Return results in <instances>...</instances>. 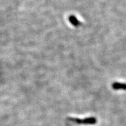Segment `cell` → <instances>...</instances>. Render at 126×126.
<instances>
[{
	"mask_svg": "<svg viewBox=\"0 0 126 126\" xmlns=\"http://www.w3.org/2000/svg\"><path fill=\"white\" fill-rule=\"evenodd\" d=\"M68 120L71 122L77 124H84V125H93L96 123V119L95 117H89L86 118L84 119H79V118H70Z\"/></svg>",
	"mask_w": 126,
	"mask_h": 126,
	"instance_id": "1",
	"label": "cell"
},
{
	"mask_svg": "<svg viewBox=\"0 0 126 126\" xmlns=\"http://www.w3.org/2000/svg\"><path fill=\"white\" fill-rule=\"evenodd\" d=\"M112 88L114 90H126V84L120 82H114L112 84Z\"/></svg>",
	"mask_w": 126,
	"mask_h": 126,
	"instance_id": "2",
	"label": "cell"
},
{
	"mask_svg": "<svg viewBox=\"0 0 126 126\" xmlns=\"http://www.w3.org/2000/svg\"><path fill=\"white\" fill-rule=\"evenodd\" d=\"M69 21L70 22V23H71V25L75 27H79L80 25H81L80 22L77 19V18L76 17H75L74 16H70L69 17Z\"/></svg>",
	"mask_w": 126,
	"mask_h": 126,
	"instance_id": "3",
	"label": "cell"
}]
</instances>
